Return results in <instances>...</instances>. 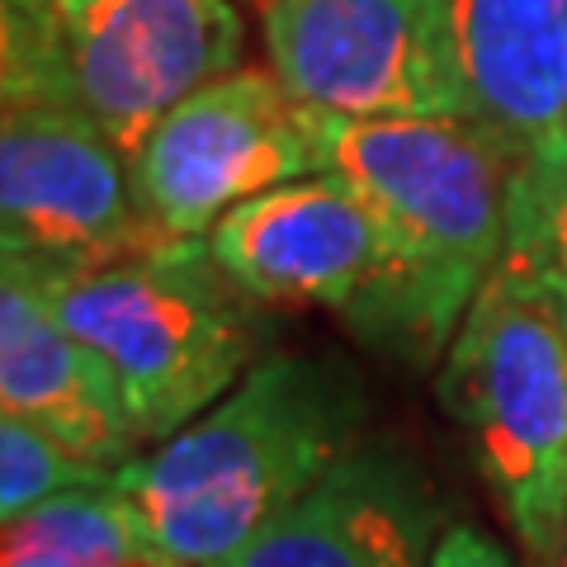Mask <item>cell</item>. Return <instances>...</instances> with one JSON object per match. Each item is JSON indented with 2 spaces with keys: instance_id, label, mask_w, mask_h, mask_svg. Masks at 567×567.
I'll list each match as a JSON object with an SVG mask.
<instances>
[{
  "instance_id": "52a82bcc",
  "label": "cell",
  "mask_w": 567,
  "mask_h": 567,
  "mask_svg": "<svg viewBox=\"0 0 567 567\" xmlns=\"http://www.w3.org/2000/svg\"><path fill=\"white\" fill-rule=\"evenodd\" d=\"M270 71L331 118L468 114L435 0H256Z\"/></svg>"
},
{
  "instance_id": "5b68a950",
  "label": "cell",
  "mask_w": 567,
  "mask_h": 567,
  "mask_svg": "<svg viewBox=\"0 0 567 567\" xmlns=\"http://www.w3.org/2000/svg\"><path fill=\"white\" fill-rule=\"evenodd\" d=\"M435 388L496 516L525 563L539 567L567 529V312L558 293L502 260L440 354Z\"/></svg>"
},
{
  "instance_id": "e0dca14e",
  "label": "cell",
  "mask_w": 567,
  "mask_h": 567,
  "mask_svg": "<svg viewBox=\"0 0 567 567\" xmlns=\"http://www.w3.org/2000/svg\"><path fill=\"white\" fill-rule=\"evenodd\" d=\"M539 567H567V529H563V539H558V548H554V554H548Z\"/></svg>"
},
{
  "instance_id": "ba28073f",
  "label": "cell",
  "mask_w": 567,
  "mask_h": 567,
  "mask_svg": "<svg viewBox=\"0 0 567 567\" xmlns=\"http://www.w3.org/2000/svg\"><path fill=\"white\" fill-rule=\"evenodd\" d=\"M208 246L260 308H327L383 341L398 265L379 213L346 175L327 171L237 204Z\"/></svg>"
},
{
  "instance_id": "4fadbf2b",
  "label": "cell",
  "mask_w": 567,
  "mask_h": 567,
  "mask_svg": "<svg viewBox=\"0 0 567 567\" xmlns=\"http://www.w3.org/2000/svg\"><path fill=\"white\" fill-rule=\"evenodd\" d=\"M0 567H171L142 539L114 477L100 487L62 492L52 502L6 520Z\"/></svg>"
},
{
  "instance_id": "30bf717a",
  "label": "cell",
  "mask_w": 567,
  "mask_h": 567,
  "mask_svg": "<svg viewBox=\"0 0 567 567\" xmlns=\"http://www.w3.org/2000/svg\"><path fill=\"white\" fill-rule=\"evenodd\" d=\"M0 406L110 473L142 454L114 374L14 256L0 275Z\"/></svg>"
},
{
  "instance_id": "277c9868",
  "label": "cell",
  "mask_w": 567,
  "mask_h": 567,
  "mask_svg": "<svg viewBox=\"0 0 567 567\" xmlns=\"http://www.w3.org/2000/svg\"><path fill=\"white\" fill-rule=\"evenodd\" d=\"M233 0H0L6 104L66 110L137 156L175 104L241 66Z\"/></svg>"
},
{
  "instance_id": "2e32d148",
  "label": "cell",
  "mask_w": 567,
  "mask_h": 567,
  "mask_svg": "<svg viewBox=\"0 0 567 567\" xmlns=\"http://www.w3.org/2000/svg\"><path fill=\"white\" fill-rule=\"evenodd\" d=\"M431 567H529V563L511 558V548L496 535H487L483 525L458 520V525H450L445 535H440Z\"/></svg>"
},
{
  "instance_id": "6da1fadb",
  "label": "cell",
  "mask_w": 567,
  "mask_h": 567,
  "mask_svg": "<svg viewBox=\"0 0 567 567\" xmlns=\"http://www.w3.org/2000/svg\"><path fill=\"white\" fill-rule=\"evenodd\" d=\"M364 388L341 360L265 354L181 435L114 473L142 539L171 567H227L360 450Z\"/></svg>"
},
{
  "instance_id": "9a60e30c",
  "label": "cell",
  "mask_w": 567,
  "mask_h": 567,
  "mask_svg": "<svg viewBox=\"0 0 567 567\" xmlns=\"http://www.w3.org/2000/svg\"><path fill=\"white\" fill-rule=\"evenodd\" d=\"M110 477H114L110 468L81 458L62 440L39 431V425L14 416L0 421V516L6 520H20L24 511L52 502V496L100 487Z\"/></svg>"
},
{
  "instance_id": "ac0fdd59",
  "label": "cell",
  "mask_w": 567,
  "mask_h": 567,
  "mask_svg": "<svg viewBox=\"0 0 567 567\" xmlns=\"http://www.w3.org/2000/svg\"><path fill=\"white\" fill-rule=\"evenodd\" d=\"M563 312H567V308H563Z\"/></svg>"
},
{
  "instance_id": "8992f818",
  "label": "cell",
  "mask_w": 567,
  "mask_h": 567,
  "mask_svg": "<svg viewBox=\"0 0 567 567\" xmlns=\"http://www.w3.org/2000/svg\"><path fill=\"white\" fill-rule=\"evenodd\" d=\"M327 171L331 114L265 66H237L194 91L133 156L137 199L166 237H204L237 204Z\"/></svg>"
},
{
  "instance_id": "8fae6325",
  "label": "cell",
  "mask_w": 567,
  "mask_h": 567,
  "mask_svg": "<svg viewBox=\"0 0 567 567\" xmlns=\"http://www.w3.org/2000/svg\"><path fill=\"white\" fill-rule=\"evenodd\" d=\"M435 502L398 450L364 445L227 567H431Z\"/></svg>"
},
{
  "instance_id": "5bb4252c",
  "label": "cell",
  "mask_w": 567,
  "mask_h": 567,
  "mask_svg": "<svg viewBox=\"0 0 567 567\" xmlns=\"http://www.w3.org/2000/svg\"><path fill=\"white\" fill-rule=\"evenodd\" d=\"M502 260L535 275L567 308V133L520 156Z\"/></svg>"
},
{
  "instance_id": "3957f363",
  "label": "cell",
  "mask_w": 567,
  "mask_h": 567,
  "mask_svg": "<svg viewBox=\"0 0 567 567\" xmlns=\"http://www.w3.org/2000/svg\"><path fill=\"white\" fill-rule=\"evenodd\" d=\"M14 260L29 265L58 317L114 374L142 450L181 435L265 360L260 303L204 237H171L85 270Z\"/></svg>"
},
{
  "instance_id": "7a4b0ae2",
  "label": "cell",
  "mask_w": 567,
  "mask_h": 567,
  "mask_svg": "<svg viewBox=\"0 0 567 567\" xmlns=\"http://www.w3.org/2000/svg\"><path fill=\"white\" fill-rule=\"evenodd\" d=\"M516 166V142L473 114L331 118V171L364 194L393 246V350L445 354L506 256Z\"/></svg>"
},
{
  "instance_id": "7c38bea8",
  "label": "cell",
  "mask_w": 567,
  "mask_h": 567,
  "mask_svg": "<svg viewBox=\"0 0 567 567\" xmlns=\"http://www.w3.org/2000/svg\"><path fill=\"white\" fill-rule=\"evenodd\" d=\"M464 110L520 156L567 133V0H435Z\"/></svg>"
},
{
  "instance_id": "9c48e42d",
  "label": "cell",
  "mask_w": 567,
  "mask_h": 567,
  "mask_svg": "<svg viewBox=\"0 0 567 567\" xmlns=\"http://www.w3.org/2000/svg\"><path fill=\"white\" fill-rule=\"evenodd\" d=\"M0 233L6 251L85 270L171 241L137 199L133 162L95 123L48 104L0 114Z\"/></svg>"
}]
</instances>
